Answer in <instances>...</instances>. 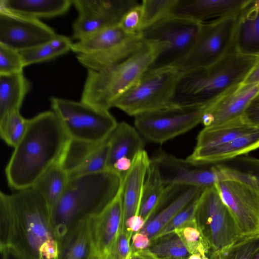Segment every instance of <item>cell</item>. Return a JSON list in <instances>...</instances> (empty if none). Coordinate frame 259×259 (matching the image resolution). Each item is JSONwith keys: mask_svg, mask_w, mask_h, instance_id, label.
Instances as JSON below:
<instances>
[{"mask_svg": "<svg viewBox=\"0 0 259 259\" xmlns=\"http://www.w3.org/2000/svg\"><path fill=\"white\" fill-rule=\"evenodd\" d=\"M178 1H143L141 3L143 12L142 32L166 17L171 15Z\"/></svg>", "mask_w": 259, "mask_h": 259, "instance_id": "8d00e7d4", "label": "cell"}, {"mask_svg": "<svg viewBox=\"0 0 259 259\" xmlns=\"http://www.w3.org/2000/svg\"><path fill=\"white\" fill-rule=\"evenodd\" d=\"M203 259H211L206 254L202 255Z\"/></svg>", "mask_w": 259, "mask_h": 259, "instance_id": "9f6ffc18", "label": "cell"}, {"mask_svg": "<svg viewBox=\"0 0 259 259\" xmlns=\"http://www.w3.org/2000/svg\"><path fill=\"white\" fill-rule=\"evenodd\" d=\"M182 72L174 65L149 69L113 107L136 116L173 106L172 98Z\"/></svg>", "mask_w": 259, "mask_h": 259, "instance_id": "8992f818", "label": "cell"}, {"mask_svg": "<svg viewBox=\"0 0 259 259\" xmlns=\"http://www.w3.org/2000/svg\"><path fill=\"white\" fill-rule=\"evenodd\" d=\"M200 195L193 199L178 212L151 242L160 237L174 232L177 229L195 220V212Z\"/></svg>", "mask_w": 259, "mask_h": 259, "instance_id": "f35d334b", "label": "cell"}, {"mask_svg": "<svg viewBox=\"0 0 259 259\" xmlns=\"http://www.w3.org/2000/svg\"><path fill=\"white\" fill-rule=\"evenodd\" d=\"M137 259H158L147 249L133 251Z\"/></svg>", "mask_w": 259, "mask_h": 259, "instance_id": "f907efd6", "label": "cell"}, {"mask_svg": "<svg viewBox=\"0 0 259 259\" xmlns=\"http://www.w3.org/2000/svg\"><path fill=\"white\" fill-rule=\"evenodd\" d=\"M124 224L128 230L136 233L143 229L146 222L140 215H135L127 219Z\"/></svg>", "mask_w": 259, "mask_h": 259, "instance_id": "7dc6e473", "label": "cell"}, {"mask_svg": "<svg viewBox=\"0 0 259 259\" xmlns=\"http://www.w3.org/2000/svg\"><path fill=\"white\" fill-rule=\"evenodd\" d=\"M28 119L23 117L20 110H14L0 117L1 138L9 146L15 148L24 135Z\"/></svg>", "mask_w": 259, "mask_h": 259, "instance_id": "e575fe53", "label": "cell"}, {"mask_svg": "<svg viewBox=\"0 0 259 259\" xmlns=\"http://www.w3.org/2000/svg\"><path fill=\"white\" fill-rule=\"evenodd\" d=\"M168 204L156 212L141 231L152 241L169 222L205 189L193 186L167 185Z\"/></svg>", "mask_w": 259, "mask_h": 259, "instance_id": "ffe728a7", "label": "cell"}, {"mask_svg": "<svg viewBox=\"0 0 259 259\" xmlns=\"http://www.w3.org/2000/svg\"><path fill=\"white\" fill-rule=\"evenodd\" d=\"M239 15L202 23L193 47L174 66L184 72L208 67L221 60L234 48V32Z\"/></svg>", "mask_w": 259, "mask_h": 259, "instance_id": "30bf717a", "label": "cell"}, {"mask_svg": "<svg viewBox=\"0 0 259 259\" xmlns=\"http://www.w3.org/2000/svg\"><path fill=\"white\" fill-rule=\"evenodd\" d=\"M109 149L108 140L95 146L80 164L68 174L69 179L108 170Z\"/></svg>", "mask_w": 259, "mask_h": 259, "instance_id": "836d02e7", "label": "cell"}, {"mask_svg": "<svg viewBox=\"0 0 259 259\" xmlns=\"http://www.w3.org/2000/svg\"><path fill=\"white\" fill-rule=\"evenodd\" d=\"M71 0H1L0 11L39 20L65 14Z\"/></svg>", "mask_w": 259, "mask_h": 259, "instance_id": "603a6c76", "label": "cell"}, {"mask_svg": "<svg viewBox=\"0 0 259 259\" xmlns=\"http://www.w3.org/2000/svg\"><path fill=\"white\" fill-rule=\"evenodd\" d=\"M56 114L71 140L100 144L108 139L118 123L109 110L93 107L81 101L50 98Z\"/></svg>", "mask_w": 259, "mask_h": 259, "instance_id": "52a82bcc", "label": "cell"}, {"mask_svg": "<svg viewBox=\"0 0 259 259\" xmlns=\"http://www.w3.org/2000/svg\"><path fill=\"white\" fill-rule=\"evenodd\" d=\"M214 185L242 236L259 234V188L248 183L230 179L220 180Z\"/></svg>", "mask_w": 259, "mask_h": 259, "instance_id": "4fadbf2b", "label": "cell"}, {"mask_svg": "<svg viewBox=\"0 0 259 259\" xmlns=\"http://www.w3.org/2000/svg\"><path fill=\"white\" fill-rule=\"evenodd\" d=\"M252 259H259V249L255 252Z\"/></svg>", "mask_w": 259, "mask_h": 259, "instance_id": "db71d44e", "label": "cell"}, {"mask_svg": "<svg viewBox=\"0 0 259 259\" xmlns=\"http://www.w3.org/2000/svg\"><path fill=\"white\" fill-rule=\"evenodd\" d=\"M259 249V234L245 237L209 257L211 259H252Z\"/></svg>", "mask_w": 259, "mask_h": 259, "instance_id": "d590c367", "label": "cell"}, {"mask_svg": "<svg viewBox=\"0 0 259 259\" xmlns=\"http://www.w3.org/2000/svg\"><path fill=\"white\" fill-rule=\"evenodd\" d=\"M165 47L162 42L146 41L139 51L119 63L101 70H88L80 101L109 110L136 84Z\"/></svg>", "mask_w": 259, "mask_h": 259, "instance_id": "5b68a950", "label": "cell"}, {"mask_svg": "<svg viewBox=\"0 0 259 259\" xmlns=\"http://www.w3.org/2000/svg\"><path fill=\"white\" fill-rule=\"evenodd\" d=\"M140 34H130L118 24L76 40L72 43L71 51L77 55L103 53L118 47Z\"/></svg>", "mask_w": 259, "mask_h": 259, "instance_id": "484cf974", "label": "cell"}, {"mask_svg": "<svg viewBox=\"0 0 259 259\" xmlns=\"http://www.w3.org/2000/svg\"><path fill=\"white\" fill-rule=\"evenodd\" d=\"M95 253L88 220L58 239L57 252L53 259H90Z\"/></svg>", "mask_w": 259, "mask_h": 259, "instance_id": "cb8c5ba5", "label": "cell"}, {"mask_svg": "<svg viewBox=\"0 0 259 259\" xmlns=\"http://www.w3.org/2000/svg\"><path fill=\"white\" fill-rule=\"evenodd\" d=\"M146 249L158 259H187L190 255L175 232L154 240Z\"/></svg>", "mask_w": 259, "mask_h": 259, "instance_id": "d6a6232c", "label": "cell"}, {"mask_svg": "<svg viewBox=\"0 0 259 259\" xmlns=\"http://www.w3.org/2000/svg\"><path fill=\"white\" fill-rule=\"evenodd\" d=\"M122 179L110 170L69 179L64 194L51 210L58 239L80 223L100 213L118 194Z\"/></svg>", "mask_w": 259, "mask_h": 259, "instance_id": "3957f363", "label": "cell"}, {"mask_svg": "<svg viewBox=\"0 0 259 259\" xmlns=\"http://www.w3.org/2000/svg\"><path fill=\"white\" fill-rule=\"evenodd\" d=\"M90 259H105L104 257L95 253Z\"/></svg>", "mask_w": 259, "mask_h": 259, "instance_id": "f5cc1de1", "label": "cell"}, {"mask_svg": "<svg viewBox=\"0 0 259 259\" xmlns=\"http://www.w3.org/2000/svg\"><path fill=\"white\" fill-rule=\"evenodd\" d=\"M58 245L51 209L34 186L0 193V249L11 246L28 259H53Z\"/></svg>", "mask_w": 259, "mask_h": 259, "instance_id": "6da1fadb", "label": "cell"}, {"mask_svg": "<svg viewBox=\"0 0 259 259\" xmlns=\"http://www.w3.org/2000/svg\"><path fill=\"white\" fill-rule=\"evenodd\" d=\"M150 159L144 149L134 158L132 166L122 179L123 222L139 215L145 178Z\"/></svg>", "mask_w": 259, "mask_h": 259, "instance_id": "44dd1931", "label": "cell"}, {"mask_svg": "<svg viewBox=\"0 0 259 259\" xmlns=\"http://www.w3.org/2000/svg\"><path fill=\"white\" fill-rule=\"evenodd\" d=\"M195 219L209 247L208 256L245 237L215 185L205 188L201 193Z\"/></svg>", "mask_w": 259, "mask_h": 259, "instance_id": "ba28073f", "label": "cell"}, {"mask_svg": "<svg viewBox=\"0 0 259 259\" xmlns=\"http://www.w3.org/2000/svg\"><path fill=\"white\" fill-rule=\"evenodd\" d=\"M205 108L201 106H171L136 116L135 126L147 140L162 143L200 123Z\"/></svg>", "mask_w": 259, "mask_h": 259, "instance_id": "8fae6325", "label": "cell"}, {"mask_svg": "<svg viewBox=\"0 0 259 259\" xmlns=\"http://www.w3.org/2000/svg\"><path fill=\"white\" fill-rule=\"evenodd\" d=\"M133 234L123 224L109 254L105 258L129 259L132 253L131 241Z\"/></svg>", "mask_w": 259, "mask_h": 259, "instance_id": "b9f144b4", "label": "cell"}, {"mask_svg": "<svg viewBox=\"0 0 259 259\" xmlns=\"http://www.w3.org/2000/svg\"><path fill=\"white\" fill-rule=\"evenodd\" d=\"M54 30L39 20L0 11V44L20 52L49 42Z\"/></svg>", "mask_w": 259, "mask_h": 259, "instance_id": "9a60e30c", "label": "cell"}, {"mask_svg": "<svg viewBox=\"0 0 259 259\" xmlns=\"http://www.w3.org/2000/svg\"><path fill=\"white\" fill-rule=\"evenodd\" d=\"M145 43L141 33L109 51L96 54L77 55L76 58L88 70H101L124 60L139 51Z\"/></svg>", "mask_w": 259, "mask_h": 259, "instance_id": "4316f807", "label": "cell"}, {"mask_svg": "<svg viewBox=\"0 0 259 259\" xmlns=\"http://www.w3.org/2000/svg\"><path fill=\"white\" fill-rule=\"evenodd\" d=\"M258 148L259 127L228 142L208 147H195L186 159L197 164H215L246 154Z\"/></svg>", "mask_w": 259, "mask_h": 259, "instance_id": "d6986e66", "label": "cell"}, {"mask_svg": "<svg viewBox=\"0 0 259 259\" xmlns=\"http://www.w3.org/2000/svg\"><path fill=\"white\" fill-rule=\"evenodd\" d=\"M187 259H203L202 256L200 253H194L190 254Z\"/></svg>", "mask_w": 259, "mask_h": 259, "instance_id": "816d5d0a", "label": "cell"}, {"mask_svg": "<svg viewBox=\"0 0 259 259\" xmlns=\"http://www.w3.org/2000/svg\"><path fill=\"white\" fill-rule=\"evenodd\" d=\"M72 43L69 37L57 34L49 42V45L53 49L62 52L63 54L71 50Z\"/></svg>", "mask_w": 259, "mask_h": 259, "instance_id": "bcb514c9", "label": "cell"}, {"mask_svg": "<svg viewBox=\"0 0 259 259\" xmlns=\"http://www.w3.org/2000/svg\"><path fill=\"white\" fill-rule=\"evenodd\" d=\"M70 140L52 110L28 119L26 132L6 167L9 186L16 191L33 186L49 168L61 161Z\"/></svg>", "mask_w": 259, "mask_h": 259, "instance_id": "7a4b0ae2", "label": "cell"}, {"mask_svg": "<svg viewBox=\"0 0 259 259\" xmlns=\"http://www.w3.org/2000/svg\"><path fill=\"white\" fill-rule=\"evenodd\" d=\"M225 161L218 163L223 179L239 180L259 188V158L244 154Z\"/></svg>", "mask_w": 259, "mask_h": 259, "instance_id": "1f68e13d", "label": "cell"}, {"mask_svg": "<svg viewBox=\"0 0 259 259\" xmlns=\"http://www.w3.org/2000/svg\"><path fill=\"white\" fill-rule=\"evenodd\" d=\"M131 241L133 251L146 249L151 244L150 238L141 231L133 234Z\"/></svg>", "mask_w": 259, "mask_h": 259, "instance_id": "f6af8a7d", "label": "cell"}, {"mask_svg": "<svg viewBox=\"0 0 259 259\" xmlns=\"http://www.w3.org/2000/svg\"><path fill=\"white\" fill-rule=\"evenodd\" d=\"M259 83V57L242 84H252Z\"/></svg>", "mask_w": 259, "mask_h": 259, "instance_id": "681fc988", "label": "cell"}, {"mask_svg": "<svg viewBox=\"0 0 259 259\" xmlns=\"http://www.w3.org/2000/svg\"><path fill=\"white\" fill-rule=\"evenodd\" d=\"M174 232L180 237L190 254L200 253L208 256L209 247L198 228L195 219L177 229Z\"/></svg>", "mask_w": 259, "mask_h": 259, "instance_id": "74e56055", "label": "cell"}, {"mask_svg": "<svg viewBox=\"0 0 259 259\" xmlns=\"http://www.w3.org/2000/svg\"><path fill=\"white\" fill-rule=\"evenodd\" d=\"M257 128L244 123L241 117L215 126L204 127L197 138L195 147L214 146L248 135Z\"/></svg>", "mask_w": 259, "mask_h": 259, "instance_id": "f1b7e54d", "label": "cell"}, {"mask_svg": "<svg viewBox=\"0 0 259 259\" xmlns=\"http://www.w3.org/2000/svg\"><path fill=\"white\" fill-rule=\"evenodd\" d=\"M130 259H137L136 256L135 255V254L132 252L130 257Z\"/></svg>", "mask_w": 259, "mask_h": 259, "instance_id": "11a10c76", "label": "cell"}, {"mask_svg": "<svg viewBox=\"0 0 259 259\" xmlns=\"http://www.w3.org/2000/svg\"><path fill=\"white\" fill-rule=\"evenodd\" d=\"M0 250L2 259H28L11 246L4 247Z\"/></svg>", "mask_w": 259, "mask_h": 259, "instance_id": "c3c4849f", "label": "cell"}, {"mask_svg": "<svg viewBox=\"0 0 259 259\" xmlns=\"http://www.w3.org/2000/svg\"><path fill=\"white\" fill-rule=\"evenodd\" d=\"M233 47L241 54L259 57V0H250L239 14Z\"/></svg>", "mask_w": 259, "mask_h": 259, "instance_id": "7402d4cb", "label": "cell"}, {"mask_svg": "<svg viewBox=\"0 0 259 259\" xmlns=\"http://www.w3.org/2000/svg\"><path fill=\"white\" fill-rule=\"evenodd\" d=\"M258 57L241 54L233 48L212 65L182 72L172 105L206 107L230 89L242 84Z\"/></svg>", "mask_w": 259, "mask_h": 259, "instance_id": "277c9868", "label": "cell"}, {"mask_svg": "<svg viewBox=\"0 0 259 259\" xmlns=\"http://www.w3.org/2000/svg\"><path fill=\"white\" fill-rule=\"evenodd\" d=\"M150 163L158 170L165 186H193L205 189L223 179L218 163L197 164L164 152L150 159Z\"/></svg>", "mask_w": 259, "mask_h": 259, "instance_id": "5bb4252c", "label": "cell"}, {"mask_svg": "<svg viewBox=\"0 0 259 259\" xmlns=\"http://www.w3.org/2000/svg\"><path fill=\"white\" fill-rule=\"evenodd\" d=\"M30 89L29 81L23 72L0 74V117L14 110H20Z\"/></svg>", "mask_w": 259, "mask_h": 259, "instance_id": "83f0119b", "label": "cell"}, {"mask_svg": "<svg viewBox=\"0 0 259 259\" xmlns=\"http://www.w3.org/2000/svg\"><path fill=\"white\" fill-rule=\"evenodd\" d=\"M19 52L25 67L48 61L63 55L62 52L53 49L49 42Z\"/></svg>", "mask_w": 259, "mask_h": 259, "instance_id": "60d3db41", "label": "cell"}, {"mask_svg": "<svg viewBox=\"0 0 259 259\" xmlns=\"http://www.w3.org/2000/svg\"><path fill=\"white\" fill-rule=\"evenodd\" d=\"M78 17L72 25L73 38H86L118 25L124 15L138 4L135 0H73Z\"/></svg>", "mask_w": 259, "mask_h": 259, "instance_id": "7c38bea8", "label": "cell"}, {"mask_svg": "<svg viewBox=\"0 0 259 259\" xmlns=\"http://www.w3.org/2000/svg\"><path fill=\"white\" fill-rule=\"evenodd\" d=\"M89 224L95 252L106 258L124 224L122 183L115 198L100 213L89 219Z\"/></svg>", "mask_w": 259, "mask_h": 259, "instance_id": "2e32d148", "label": "cell"}, {"mask_svg": "<svg viewBox=\"0 0 259 259\" xmlns=\"http://www.w3.org/2000/svg\"><path fill=\"white\" fill-rule=\"evenodd\" d=\"M109 149L107 169L109 170L119 159L133 160L144 143L137 129L125 122L118 123L108 139Z\"/></svg>", "mask_w": 259, "mask_h": 259, "instance_id": "d4e9b609", "label": "cell"}, {"mask_svg": "<svg viewBox=\"0 0 259 259\" xmlns=\"http://www.w3.org/2000/svg\"><path fill=\"white\" fill-rule=\"evenodd\" d=\"M201 26V22L170 15L143 30L141 33L145 41L166 45L149 69L174 65L183 58L195 44Z\"/></svg>", "mask_w": 259, "mask_h": 259, "instance_id": "9c48e42d", "label": "cell"}, {"mask_svg": "<svg viewBox=\"0 0 259 259\" xmlns=\"http://www.w3.org/2000/svg\"><path fill=\"white\" fill-rule=\"evenodd\" d=\"M250 0H178L172 14L199 22L239 15Z\"/></svg>", "mask_w": 259, "mask_h": 259, "instance_id": "ac0fdd59", "label": "cell"}, {"mask_svg": "<svg viewBox=\"0 0 259 259\" xmlns=\"http://www.w3.org/2000/svg\"><path fill=\"white\" fill-rule=\"evenodd\" d=\"M24 67L19 51L0 44V74L22 72Z\"/></svg>", "mask_w": 259, "mask_h": 259, "instance_id": "ab89813d", "label": "cell"}, {"mask_svg": "<svg viewBox=\"0 0 259 259\" xmlns=\"http://www.w3.org/2000/svg\"><path fill=\"white\" fill-rule=\"evenodd\" d=\"M142 16L141 3H138L124 15L118 25L130 34H140L142 32Z\"/></svg>", "mask_w": 259, "mask_h": 259, "instance_id": "7bdbcfd3", "label": "cell"}, {"mask_svg": "<svg viewBox=\"0 0 259 259\" xmlns=\"http://www.w3.org/2000/svg\"><path fill=\"white\" fill-rule=\"evenodd\" d=\"M258 93L259 83H242L232 88L205 108L201 122L209 127L241 117Z\"/></svg>", "mask_w": 259, "mask_h": 259, "instance_id": "e0dca14e", "label": "cell"}, {"mask_svg": "<svg viewBox=\"0 0 259 259\" xmlns=\"http://www.w3.org/2000/svg\"><path fill=\"white\" fill-rule=\"evenodd\" d=\"M166 186L157 169L151 163L145 178L139 215L146 223L159 209Z\"/></svg>", "mask_w": 259, "mask_h": 259, "instance_id": "f546056e", "label": "cell"}, {"mask_svg": "<svg viewBox=\"0 0 259 259\" xmlns=\"http://www.w3.org/2000/svg\"><path fill=\"white\" fill-rule=\"evenodd\" d=\"M69 180L68 172L58 162L49 168L33 186L42 195L52 210L64 194Z\"/></svg>", "mask_w": 259, "mask_h": 259, "instance_id": "4dcf8cb0", "label": "cell"}, {"mask_svg": "<svg viewBox=\"0 0 259 259\" xmlns=\"http://www.w3.org/2000/svg\"><path fill=\"white\" fill-rule=\"evenodd\" d=\"M241 118L244 123L259 127V93L249 102Z\"/></svg>", "mask_w": 259, "mask_h": 259, "instance_id": "ee69618b", "label": "cell"}]
</instances>
